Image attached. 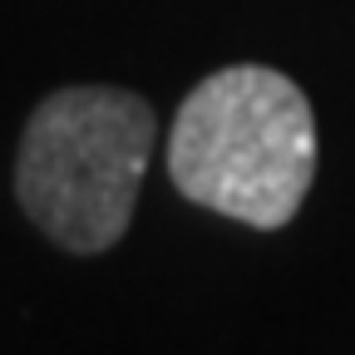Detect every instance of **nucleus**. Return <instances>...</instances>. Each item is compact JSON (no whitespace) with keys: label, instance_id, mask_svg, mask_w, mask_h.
I'll return each instance as SVG.
<instances>
[{"label":"nucleus","instance_id":"nucleus-1","mask_svg":"<svg viewBox=\"0 0 355 355\" xmlns=\"http://www.w3.org/2000/svg\"><path fill=\"white\" fill-rule=\"evenodd\" d=\"M168 178L188 202L247 222L286 227L316 178V114L301 84L272 64H227L178 104Z\"/></svg>","mask_w":355,"mask_h":355},{"label":"nucleus","instance_id":"nucleus-2","mask_svg":"<svg viewBox=\"0 0 355 355\" xmlns=\"http://www.w3.org/2000/svg\"><path fill=\"white\" fill-rule=\"evenodd\" d=\"M153 133V109L133 89H55L30 114L15 153V198L25 217L74 257L109 252L139 207Z\"/></svg>","mask_w":355,"mask_h":355}]
</instances>
